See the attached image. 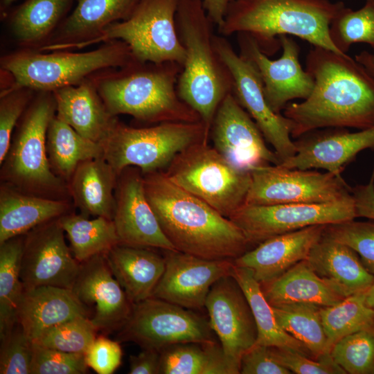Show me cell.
Instances as JSON below:
<instances>
[{
    "mask_svg": "<svg viewBox=\"0 0 374 374\" xmlns=\"http://www.w3.org/2000/svg\"><path fill=\"white\" fill-rule=\"evenodd\" d=\"M305 70L314 80L311 93L283 112L293 124L292 137L328 127L374 126V78L355 58L314 46Z\"/></svg>",
    "mask_w": 374,
    "mask_h": 374,
    "instance_id": "cell-1",
    "label": "cell"
},
{
    "mask_svg": "<svg viewBox=\"0 0 374 374\" xmlns=\"http://www.w3.org/2000/svg\"><path fill=\"white\" fill-rule=\"evenodd\" d=\"M143 176L148 200L177 251L208 260H235L248 251L251 245L238 226L163 171Z\"/></svg>",
    "mask_w": 374,
    "mask_h": 374,
    "instance_id": "cell-2",
    "label": "cell"
},
{
    "mask_svg": "<svg viewBox=\"0 0 374 374\" xmlns=\"http://www.w3.org/2000/svg\"><path fill=\"white\" fill-rule=\"evenodd\" d=\"M345 7L342 1L329 0H231L218 32L224 37L247 33L268 56L281 47V35L344 54L332 44L329 30Z\"/></svg>",
    "mask_w": 374,
    "mask_h": 374,
    "instance_id": "cell-3",
    "label": "cell"
},
{
    "mask_svg": "<svg viewBox=\"0 0 374 374\" xmlns=\"http://www.w3.org/2000/svg\"><path fill=\"white\" fill-rule=\"evenodd\" d=\"M182 66L134 59L109 75L94 78L97 91L109 112L127 114L153 124L202 121L179 96L177 80Z\"/></svg>",
    "mask_w": 374,
    "mask_h": 374,
    "instance_id": "cell-4",
    "label": "cell"
},
{
    "mask_svg": "<svg viewBox=\"0 0 374 374\" xmlns=\"http://www.w3.org/2000/svg\"><path fill=\"white\" fill-rule=\"evenodd\" d=\"M176 23L186 51L177 93L211 130L220 103L233 93V77L215 47V24L202 0H179Z\"/></svg>",
    "mask_w": 374,
    "mask_h": 374,
    "instance_id": "cell-5",
    "label": "cell"
},
{
    "mask_svg": "<svg viewBox=\"0 0 374 374\" xmlns=\"http://www.w3.org/2000/svg\"><path fill=\"white\" fill-rule=\"evenodd\" d=\"M53 92L33 98L18 122L8 150L0 163V182L26 193L71 199L68 184L52 171L46 152V132L55 116Z\"/></svg>",
    "mask_w": 374,
    "mask_h": 374,
    "instance_id": "cell-6",
    "label": "cell"
},
{
    "mask_svg": "<svg viewBox=\"0 0 374 374\" xmlns=\"http://www.w3.org/2000/svg\"><path fill=\"white\" fill-rule=\"evenodd\" d=\"M135 58L123 42H107L84 53L22 51L2 59L1 66L12 78L7 89L28 88L51 91L78 84L103 69L123 67Z\"/></svg>",
    "mask_w": 374,
    "mask_h": 374,
    "instance_id": "cell-7",
    "label": "cell"
},
{
    "mask_svg": "<svg viewBox=\"0 0 374 374\" xmlns=\"http://www.w3.org/2000/svg\"><path fill=\"white\" fill-rule=\"evenodd\" d=\"M209 138L210 129L202 121L134 127L117 120L100 144L104 159L118 175L130 166L146 174L163 171L179 153Z\"/></svg>",
    "mask_w": 374,
    "mask_h": 374,
    "instance_id": "cell-8",
    "label": "cell"
},
{
    "mask_svg": "<svg viewBox=\"0 0 374 374\" xmlns=\"http://www.w3.org/2000/svg\"><path fill=\"white\" fill-rule=\"evenodd\" d=\"M179 188L229 218L245 202L251 175L228 161L208 141L179 153L163 170Z\"/></svg>",
    "mask_w": 374,
    "mask_h": 374,
    "instance_id": "cell-9",
    "label": "cell"
},
{
    "mask_svg": "<svg viewBox=\"0 0 374 374\" xmlns=\"http://www.w3.org/2000/svg\"><path fill=\"white\" fill-rule=\"evenodd\" d=\"M179 1L140 0L126 19L109 25L77 48L101 42L119 40L127 45L139 61L171 62L183 66L186 51L176 23Z\"/></svg>",
    "mask_w": 374,
    "mask_h": 374,
    "instance_id": "cell-10",
    "label": "cell"
},
{
    "mask_svg": "<svg viewBox=\"0 0 374 374\" xmlns=\"http://www.w3.org/2000/svg\"><path fill=\"white\" fill-rule=\"evenodd\" d=\"M216 337L209 320L204 316L152 296L133 304L117 341H132L142 349L161 352L180 343L217 341Z\"/></svg>",
    "mask_w": 374,
    "mask_h": 374,
    "instance_id": "cell-11",
    "label": "cell"
},
{
    "mask_svg": "<svg viewBox=\"0 0 374 374\" xmlns=\"http://www.w3.org/2000/svg\"><path fill=\"white\" fill-rule=\"evenodd\" d=\"M251 183L244 204H322L352 196L341 176L329 172L268 164L250 170Z\"/></svg>",
    "mask_w": 374,
    "mask_h": 374,
    "instance_id": "cell-12",
    "label": "cell"
},
{
    "mask_svg": "<svg viewBox=\"0 0 374 374\" xmlns=\"http://www.w3.org/2000/svg\"><path fill=\"white\" fill-rule=\"evenodd\" d=\"M357 217L353 195L322 204H243L229 219L250 245L310 226L339 223Z\"/></svg>",
    "mask_w": 374,
    "mask_h": 374,
    "instance_id": "cell-13",
    "label": "cell"
},
{
    "mask_svg": "<svg viewBox=\"0 0 374 374\" xmlns=\"http://www.w3.org/2000/svg\"><path fill=\"white\" fill-rule=\"evenodd\" d=\"M214 45L232 75L233 94L239 104L254 121L265 139L272 145L281 163L293 157L296 146L292 140V122L283 114L276 113L268 104L256 67L237 53L224 36L215 35Z\"/></svg>",
    "mask_w": 374,
    "mask_h": 374,
    "instance_id": "cell-14",
    "label": "cell"
},
{
    "mask_svg": "<svg viewBox=\"0 0 374 374\" xmlns=\"http://www.w3.org/2000/svg\"><path fill=\"white\" fill-rule=\"evenodd\" d=\"M205 308L231 374L240 373L242 356L256 344L258 330L247 299L231 275L212 285Z\"/></svg>",
    "mask_w": 374,
    "mask_h": 374,
    "instance_id": "cell-15",
    "label": "cell"
},
{
    "mask_svg": "<svg viewBox=\"0 0 374 374\" xmlns=\"http://www.w3.org/2000/svg\"><path fill=\"white\" fill-rule=\"evenodd\" d=\"M64 233L57 218L24 235L20 270L24 289L38 286L72 289L80 263L66 244Z\"/></svg>",
    "mask_w": 374,
    "mask_h": 374,
    "instance_id": "cell-16",
    "label": "cell"
},
{
    "mask_svg": "<svg viewBox=\"0 0 374 374\" xmlns=\"http://www.w3.org/2000/svg\"><path fill=\"white\" fill-rule=\"evenodd\" d=\"M240 54L256 67L262 81L265 96L271 108L281 114L288 103L294 99H305L314 87L312 75L304 70L299 60L300 48L288 35L278 37L282 54L271 60L260 48L249 34L239 33Z\"/></svg>",
    "mask_w": 374,
    "mask_h": 374,
    "instance_id": "cell-17",
    "label": "cell"
},
{
    "mask_svg": "<svg viewBox=\"0 0 374 374\" xmlns=\"http://www.w3.org/2000/svg\"><path fill=\"white\" fill-rule=\"evenodd\" d=\"M210 138L213 147L240 168L250 171L254 167L281 163L276 152L267 146L260 129L233 93L218 107Z\"/></svg>",
    "mask_w": 374,
    "mask_h": 374,
    "instance_id": "cell-18",
    "label": "cell"
},
{
    "mask_svg": "<svg viewBox=\"0 0 374 374\" xmlns=\"http://www.w3.org/2000/svg\"><path fill=\"white\" fill-rule=\"evenodd\" d=\"M113 216L120 244L176 250L162 231L146 197L141 170L130 166L118 175Z\"/></svg>",
    "mask_w": 374,
    "mask_h": 374,
    "instance_id": "cell-19",
    "label": "cell"
},
{
    "mask_svg": "<svg viewBox=\"0 0 374 374\" xmlns=\"http://www.w3.org/2000/svg\"><path fill=\"white\" fill-rule=\"evenodd\" d=\"M165 269L152 294L185 308L205 307L212 285L231 275L233 260H208L177 250H164Z\"/></svg>",
    "mask_w": 374,
    "mask_h": 374,
    "instance_id": "cell-20",
    "label": "cell"
},
{
    "mask_svg": "<svg viewBox=\"0 0 374 374\" xmlns=\"http://www.w3.org/2000/svg\"><path fill=\"white\" fill-rule=\"evenodd\" d=\"M294 141L296 154L280 163L287 168H321L341 176L344 168L366 149H374V126L350 132L344 127L309 132Z\"/></svg>",
    "mask_w": 374,
    "mask_h": 374,
    "instance_id": "cell-21",
    "label": "cell"
},
{
    "mask_svg": "<svg viewBox=\"0 0 374 374\" xmlns=\"http://www.w3.org/2000/svg\"><path fill=\"white\" fill-rule=\"evenodd\" d=\"M71 290L85 306L94 305L90 319L98 331L119 330L132 312L134 303L114 276L105 253L80 263Z\"/></svg>",
    "mask_w": 374,
    "mask_h": 374,
    "instance_id": "cell-22",
    "label": "cell"
},
{
    "mask_svg": "<svg viewBox=\"0 0 374 374\" xmlns=\"http://www.w3.org/2000/svg\"><path fill=\"white\" fill-rule=\"evenodd\" d=\"M326 226H310L270 238L235 259L234 265L250 269L260 283L271 281L307 259Z\"/></svg>",
    "mask_w": 374,
    "mask_h": 374,
    "instance_id": "cell-23",
    "label": "cell"
},
{
    "mask_svg": "<svg viewBox=\"0 0 374 374\" xmlns=\"http://www.w3.org/2000/svg\"><path fill=\"white\" fill-rule=\"evenodd\" d=\"M140 0H77L72 13L40 51L77 48L99 35L109 25L126 19Z\"/></svg>",
    "mask_w": 374,
    "mask_h": 374,
    "instance_id": "cell-24",
    "label": "cell"
},
{
    "mask_svg": "<svg viewBox=\"0 0 374 374\" xmlns=\"http://www.w3.org/2000/svg\"><path fill=\"white\" fill-rule=\"evenodd\" d=\"M80 316H88L87 309L72 290L38 286L24 290L17 321L33 341L46 330Z\"/></svg>",
    "mask_w": 374,
    "mask_h": 374,
    "instance_id": "cell-25",
    "label": "cell"
},
{
    "mask_svg": "<svg viewBox=\"0 0 374 374\" xmlns=\"http://www.w3.org/2000/svg\"><path fill=\"white\" fill-rule=\"evenodd\" d=\"M53 93L55 116L91 141L100 143L118 120L107 110L91 78Z\"/></svg>",
    "mask_w": 374,
    "mask_h": 374,
    "instance_id": "cell-26",
    "label": "cell"
},
{
    "mask_svg": "<svg viewBox=\"0 0 374 374\" xmlns=\"http://www.w3.org/2000/svg\"><path fill=\"white\" fill-rule=\"evenodd\" d=\"M306 260L321 278L344 297L367 292L374 280V275L355 251L324 234L312 247Z\"/></svg>",
    "mask_w": 374,
    "mask_h": 374,
    "instance_id": "cell-27",
    "label": "cell"
},
{
    "mask_svg": "<svg viewBox=\"0 0 374 374\" xmlns=\"http://www.w3.org/2000/svg\"><path fill=\"white\" fill-rule=\"evenodd\" d=\"M71 199L42 197L0 182V243L74 211Z\"/></svg>",
    "mask_w": 374,
    "mask_h": 374,
    "instance_id": "cell-28",
    "label": "cell"
},
{
    "mask_svg": "<svg viewBox=\"0 0 374 374\" xmlns=\"http://www.w3.org/2000/svg\"><path fill=\"white\" fill-rule=\"evenodd\" d=\"M152 248L118 244L105 253L108 265L132 303L152 296L165 258Z\"/></svg>",
    "mask_w": 374,
    "mask_h": 374,
    "instance_id": "cell-29",
    "label": "cell"
},
{
    "mask_svg": "<svg viewBox=\"0 0 374 374\" xmlns=\"http://www.w3.org/2000/svg\"><path fill=\"white\" fill-rule=\"evenodd\" d=\"M118 175L103 157L79 163L68 183L71 200L80 213L113 219Z\"/></svg>",
    "mask_w": 374,
    "mask_h": 374,
    "instance_id": "cell-30",
    "label": "cell"
},
{
    "mask_svg": "<svg viewBox=\"0 0 374 374\" xmlns=\"http://www.w3.org/2000/svg\"><path fill=\"white\" fill-rule=\"evenodd\" d=\"M260 286L271 306L306 303L328 307L346 298L321 278L306 260L299 262L279 277L260 283Z\"/></svg>",
    "mask_w": 374,
    "mask_h": 374,
    "instance_id": "cell-31",
    "label": "cell"
},
{
    "mask_svg": "<svg viewBox=\"0 0 374 374\" xmlns=\"http://www.w3.org/2000/svg\"><path fill=\"white\" fill-rule=\"evenodd\" d=\"M231 275L243 291L253 315L258 330L256 344L296 351L315 359L305 345L279 326L260 283L250 269L233 265Z\"/></svg>",
    "mask_w": 374,
    "mask_h": 374,
    "instance_id": "cell-32",
    "label": "cell"
},
{
    "mask_svg": "<svg viewBox=\"0 0 374 374\" xmlns=\"http://www.w3.org/2000/svg\"><path fill=\"white\" fill-rule=\"evenodd\" d=\"M46 145L52 171L67 184L79 163L103 157L99 143L84 137L55 116L47 130Z\"/></svg>",
    "mask_w": 374,
    "mask_h": 374,
    "instance_id": "cell-33",
    "label": "cell"
},
{
    "mask_svg": "<svg viewBox=\"0 0 374 374\" xmlns=\"http://www.w3.org/2000/svg\"><path fill=\"white\" fill-rule=\"evenodd\" d=\"M59 221L66 233L73 255L80 263L106 253L120 244L112 220L104 217L89 220L72 211L60 217Z\"/></svg>",
    "mask_w": 374,
    "mask_h": 374,
    "instance_id": "cell-34",
    "label": "cell"
},
{
    "mask_svg": "<svg viewBox=\"0 0 374 374\" xmlns=\"http://www.w3.org/2000/svg\"><path fill=\"white\" fill-rule=\"evenodd\" d=\"M160 354L159 374H231L217 341L177 344Z\"/></svg>",
    "mask_w": 374,
    "mask_h": 374,
    "instance_id": "cell-35",
    "label": "cell"
},
{
    "mask_svg": "<svg viewBox=\"0 0 374 374\" xmlns=\"http://www.w3.org/2000/svg\"><path fill=\"white\" fill-rule=\"evenodd\" d=\"M72 0H26L15 11L11 28L24 46H35L49 36L66 13Z\"/></svg>",
    "mask_w": 374,
    "mask_h": 374,
    "instance_id": "cell-36",
    "label": "cell"
},
{
    "mask_svg": "<svg viewBox=\"0 0 374 374\" xmlns=\"http://www.w3.org/2000/svg\"><path fill=\"white\" fill-rule=\"evenodd\" d=\"M24 235L0 243V338L17 323V312L24 287L20 278Z\"/></svg>",
    "mask_w": 374,
    "mask_h": 374,
    "instance_id": "cell-37",
    "label": "cell"
},
{
    "mask_svg": "<svg viewBox=\"0 0 374 374\" xmlns=\"http://www.w3.org/2000/svg\"><path fill=\"white\" fill-rule=\"evenodd\" d=\"M271 307L279 326L305 345L315 359L330 353L327 348L320 306L294 303Z\"/></svg>",
    "mask_w": 374,
    "mask_h": 374,
    "instance_id": "cell-38",
    "label": "cell"
},
{
    "mask_svg": "<svg viewBox=\"0 0 374 374\" xmlns=\"http://www.w3.org/2000/svg\"><path fill=\"white\" fill-rule=\"evenodd\" d=\"M366 292L350 295L334 305L320 308L330 353L341 338L374 325V310L366 304Z\"/></svg>",
    "mask_w": 374,
    "mask_h": 374,
    "instance_id": "cell-39",
    "label": "cell"
},
{
    "mask_svg": "<svg viewBox=\"0 0 374 374\" xmlns=\"http://www.w3.org/2000/svg\"><path fill=\"white\" fill-rule=\"evenodd\" d=\"M330 38L341 53L356 43L368 44L374 52V3L366 0L357 10L345 7L330 26Z\"/></svg>",
    "mask_w": 374,
    "mask_h": 374,
    "instance_id": "cell-40",
    "label": "cell"
},
{
    "mask_svg": "<svg viewBox=\"0 0 374 374\" xmlns=\"http://www.w3.org/2000/svg\"><path fill=\"white\" fill-rule=\"evenodd\" d=\"M330 355L346 373L374 374V325L341 338Z\"/></svg>",
    "mask_w": 374,
    "mask_h": 374,
    "instance_id": "cell-41",
    "label": "cell"
},
{
    "mask_svg": "<svg viewBox=\"0 0 374 374\" xmlns=\"http://www.w3.org/2000/svg\"><path fill=\"white\" fill-rule=\"evenodd\" d=\"M98 330L88 316H80L44 331L33 343L64 352L85 353Z\"/></svg>",
    "mask_w": 374,
    "mask_h": 374,
    "instance_id": "cell-42",
    "label": "cell"
},
{
    "mask_svg": "<svg viewBox=\"0 0 374 374\" xmlns=\"http://www.w3.org/2000/svg\"><path fill=\"white\" fill-rule=\"evenodd\" d=\"M323 234L355 251L366 269L374 275V223L351 220L328 224Z\"/></svg>",
    "mask_w": 374,
    "mask_h": 374,
    "instance_id": "cell-43",
    "label": "cell"
},
{
    "mask_svg": "<svg viewBox=\"0 0 374 374\" xmlns=\"http://www.w3.org/2000/svg\"><path fill=\"white\" fill-rule=\"evenodd\" d=\"M0 373L30 374L33 342L17 323L0 338Z\"/></svg>",
    "mask_w": 374,
    "mask_h": 374,
    "instance_id": "cell-44",
    "label": "cell"
},
{
    "mask_svg": "<svg viewBox=\"0 0 374 374\" xmlns=\"http://www.w3.org/2000/svg\"><path fill=\"white\" fill-rule=\"evenodd\" d=\"M88 371L84 353L64 352L33 343L30 374H85Z\"/></svg>",
    "mask_w": 374,
    "mask_h": 374,
    "instance_id": "cell-45",
    "label": "cell"
},
{
    "mask_svg": "<svg viewBox=\"0 0 374 374\" xmlns=\"http://www.w3.org/2000/svg\"><path fill=\"white\" fill-rule=\"evenodd\" d=\"M32 91L28 88H18L1 93L0 163L8 150L18 122L33 99Z\"/></svg>",
    "mask_w": 374,
    "mask_h": 374,
    "instance_id": "cell-46",
    "label": "cell"
},
{
    "mask_svg": "<svg viewBox=\"0 0 374 374\" xmlns=\"http://www.w3.org/2000/svg\"><path fill=\"white\" fill-rule=\"evenodd\" d=\"M271 347L276 359L296 374H345L346 372L332 359L330 353L316 359L296 351Z\"/></svg>",
    "mask_w": 374,
    "mask_h": 374,
    "instance_id": "cell-47",
    "label": "cell"
},
{
    "mask_svg": "<svg viewBox=\"0 0 374 374\" xmlns=\"http://www.w3.org/2000/svg\"><path fill=\"white\" fill-rule=\"evenodd\" d=\"M122 350L119 341L97 336L84 353L89 368L98 374H112L121 365Z\"/></svg>",
    "mask_w": 374,
    "mask_h": 374,
    "instance_id": "cell-48",
    "label": "cell"
},
{
    "mask_svg": "<svg viewBox=\"0 0 374 374\" xmlns=\"http://www.w3.org/2000/svg\"><path fill=\"white\" fill-rule=\"evenodd\" d=\"M240 373L290 374L292 372L279 363L271 346L255 344L242 356Z\"/></svg>",
    "mask_w": 374,
    "mask_h": 374,
    "instance_id": "cell-49",
    "label": "cell"
},
{
    "mask_svg": "<svg viewBox=\"0 0 374 374\" xmlns=\"http://www.w3.org/2000/svg\"><path fill=\"white\" fill-rule=\"evenodd\" d=\"M357 217L374 220V172L367 184L357 186L352 190Z\"/></svg>",
    "mask_w": 374,
    "mask_h": 374,
    "instance_id": "cell-50",
    "label": "cell"
},
{
    "mask_svg": "<svg viewBox=\"0 0 374 374\" xmlns=\"http://www.w3.org/2000/svg\"><path fill=\"white\" fill-rule=\"evenodd\" d=\"M160 352L143 349L137 355L129 357L130 374H159Z\"/></svg>",
    "mask_w": 374,
    "mask_h": 374,
    "instance_id": "cell-51",
    "label": "cell"
},
{
    "mask_svg": "<svg viewBox=\"0 0 374 374\" xmlns=\"http://www.w3.org/2000/svg\"><path fill=\"white\" fill-rule=\"evenodd\" d=\"M231 1L202 0L207 14L217 27L222 24Z\"/></svg>",
    "mask_w": 374,
    "mask_h": 374,
    "instance_id": "cell-52",
    "label": "cell"
},
{
    "mask_svg": "<svg viewBox=\"0 0 374 374\" xmlns=\"http://www.w3.org/2000/svg\"><path fill=\"white\" fill-rule=\"evenodd\" d=\"M355 60L359 62L367 71V73L374 78V52L362 51L355 55Z\"/></svg>",
    "mask_w": 374,
    "mask_h": 374,
    "instance_id": "cell-53",
    "label": "cell"
},
{
    "mask_svg": "<svg viewBox=\"0 0 374 374\" xmlns=\"http://www.w3.org/2000/svg\"><path fill=\"white\" fill-rule=\"evenodd\" d=\"M366 304L374 310V280L371 287L366 292Z\"/></svg>",
    "mask_w": 374,
    "mask_h": 374,
    "instance_id": "cell-54",
    "label": "cell"
},
{
    "mask_svg": "<svg viewBox=\"0 0 374 374\" xmlns=\"http://www.w3.org/2000/svg\"><path fill=\"white\" fill-rule=\"evenodd\" d=\"M16 0H3V5L9 6Z\"/></svg>",
    "mask_w": 374,
    "mask_h": 374,
    "instance_id": "cell-55",
    "label": "cell"
},
{
    "mask_svg": "<svg viewBox=\"0 0 374 374\" xmlns=\"http://www.w3.org/2000/svg\"><path fill=\"white\" fill-rule=\"evenodd\" d=\"M372 1H373V3H374V0H372Z\"/></svg>",
    "mask_w": 374,
    "mask_h": 374,
    "instance_id": "cell-56",
    "label": "cell"
}]
</instances>
